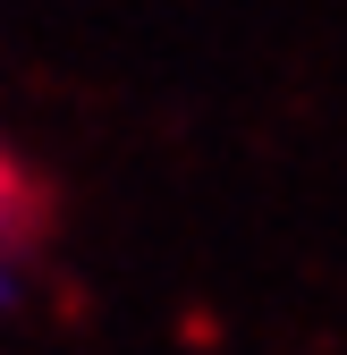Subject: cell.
I'll list each match as a JSON object with an SVG mask.
<instances>
[{
  "label": "cell",
  "mask_w": 347,
  "mask_h": 355,
  "mask_svg": "<svg viewBox=\"0 0 347 355\" xmlns=\"http://www.w3.org/2000/svg\"><path fill=\"white\" fill-rule=\"evenodd\" d=\"M42 237H51V187L17 153H0V313L17 304V271L42 254Z\"/></svg>",
  "instance_id": "cell-1"
}]
</instances>
